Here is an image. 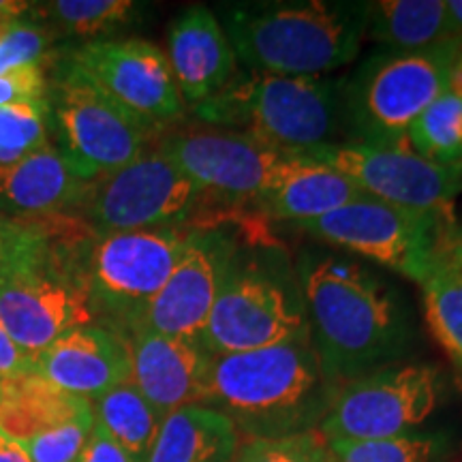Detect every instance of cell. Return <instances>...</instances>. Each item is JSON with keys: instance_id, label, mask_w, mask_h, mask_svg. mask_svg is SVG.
Wrapping results in <instances>:
<instances>
[{"instance_id": "obj_29", "label": "cell", "mask_w": 462, "mask_h": 462, "mask_svg": "<svg viewBox=\"0 0 462 462\" xmlns=\"http://www.w3.org/2000/svg\"><path fill=\"white\" fill-rule=\"evenodd\" d=\"M443 432H409L402 437L373 441L328 443L332 462H435L446 452Z\"/></svg>"}, {"instance_id": "obj_22", "label": "cell", "mask_w": 462, "mask_h": 462, "mask_svg": "<svg viewBox=\"0 0 462 462\" xmlns=\"http://www.w3.org/2000/svg\"><path fill=\"white\" fill-rule=\"evenodd\" d=\"M95 418L92 402L56 388L39 373L0 381V432L14 441Z\"/></svg>"}, {"instance_id": "obj_18", "label": "cell", "mask_w": 462, "mask_h": 462, "mask_svg": "<svg viewBox=\"0 0 462 462\" xmlns=\"http://www.w3.org/2000/svg\"><path fill=\"white\" fill-rule=\"evenodd\" d=\"M34 373L56 388L92 402L131 381L129 343L101 323L75 328L34 360Z\"/></svg>"}, {"instance_id": "obj_13", "label": "cell", "mask_w": 462, "mask_h": 462, "mask_svg": "<svg viewBox=\"0 0 462 462\" xmlns=\"http://www.w3.org/2000/svg\"><path fill=\"white\" fill-rule=\"evenodd\" d=\"M133 118L161 131L187 114L167 54L143 39H95L67 56Z\"/></svg>"}, {"instance_id": "obj_17", "label": "cell", "mask_w": 462, "mask_h": 462, "mask_svg": "<svg viewBox=\"0 0 462 462\" xmlns=\"http://www.w3.org/2000/svg\"><path fill=\"white\" fill-rule=\"evenodd\" d=\"M126 343L131 383L161 420L189 404H201L212 356L199 340L135 328L126 337Z\"/></svg>"}, {"instance_id": "obj_19", "label": "cell", "mask_w": 462, "mask_h": 462, "mask_svg": "<svg viewBox=\"0 0 462 462\" xmlns=\"http://www.w3.org/2000/svg\"><path fill=\"white\" fill-rule=\"evenodd\" d=\"M167 60L187 107H198L231 84L238 58L212 9H184L167 31Z\"/></svg>"}, {"instance_id": "obj_33", "label": "cell", "mask_w": 462, "mask_h": 462, "mask_svg": "<svg viewBox=\"0 0 462 462\" xmlns=\"http://www.w3.org/2000/svg\"><path fill=\"white\" fill-rule=\"evenodd\" d=\"M95 418L75 420L60 429L17 441L32 462H78L86 446Z\"/></svg>"}, {"instance_id": "obj_42", "label": "cell", "mask_w": 462, "mask_h": 462, "mask_svg": "<svg viewBox=\"0 0 462 462\" xmlns=\"http://www.w3.org/2000/svg\"><path fill=\"white\" fill-rule=\"evenodd\" d=\"M460 170H462V159H460Z\"/></svg>"}, {"instance_id": "obj_3", "label": "cell", "mask_w": 462, "mask_h": 462, "mask_svg": "<svg viewBox=\"0 0 462 462\" xmlns=\"http://www.w3.org/2000/svg\"><path fill=\"white\" fill-rule=\"evenodd\" d=\"M334 394L304 337L212 356L201 404L223 413L240 439H285L317 430Z\"/></svg>"}, {"instance_id": "obj_32", "label": "cell", "mask_w": 462, "mask_h": 462, "mask_svg": "<svg viewBox=\"0 0 462 462\" xmlns=\"http://www.w3.org/2000/svg\"><path fill=\"white\" fill-rule=\"evenodd\" d=\"M234 462H332V454L313 430L285 439H246Z\"/></svg>"}, {"instance_id": "obj_7", "label": "cell", "mask_w": 462, "mask_h": 462, "mask_svg": "<svg viewBox=\"0 0 462 462\" xmlns=\"http://www.w3.org/2000/svg\"><path fill=\"white\" fill-rule=\"evenodd\" d=\"M190 229L123 231L95 236L79 268V282L101 326L120 337L140 328L150 302L170 279Z\"/></svg>"}, {"instance_id": "obj_9", "label": "cell", "mask_w": 462, "mask_h": 462, "mask_svg": "<svg viewBox=\"0 0 462 462\" xmlns=\"http://www.w3.org/2000/svg\"><path fill=\"white\" fill-rule=\"evenodd\" d=\"M50 123L56 150L86 182L142 157L157 133L109 99L69 58L50 90Z\"/></svg>"}, {"instance_id": "obj_38", "label": "cell", "mask_w": 462, "mask_h": 462, "mask_svg": "<svg viewBox=\"0 0 462 462\" xmlns=\"http://www.w3.org/2000/svg\"><path fill=\"white\" fill-rule=\"evenodd\" d=\"M31 3H15V0H0V37L9 31L15 20L31 9Z\"/></svg>"}, {"instance_id": "obj_36", "label": "cell", "mask_w": 462, "mask_h": 462, "mask_svg": "<svg viewBox=\"0 0 462 462\" xmlns=\"http://www.w3.org/2000/svg\"><path fill=\"white\" fill-rule=\"evenodd\" d=\"M78 462H137L95 421Z\"/></svg>"}, {"instance_id": "obj_11", "label": "cell", "mask_w": 462, "mask_h": 462, "mask_svg": "<svg viewBox=\"0 0 462 462\" xmlns=\"http://www.w3.org/2000/svg\"><path fill=\"white\" fill-rule=\"evenodd\" d=\"M204 193L157 148L90 182L86 223L97 236L184 227Z\"/></svg>"}, {"instance_id": "obj_30", "label": "cell", "mask_w": 462, "mask_h": 462, "mask_svg": "<svg viewBox=\"0 0 462 462\" xmlns=\"http://www.w3.org/2000/svg\"><path fill=\"white\" fill-rule=\"evenodd\" d=\"M50 103L0 107V167H11L50 143Z\"/></svg>"}, {"instance_id": "obj_10", "label": "cell", "mask_w": 462, "mask_h": 462, "mask_svg": "<svg viewBox=\"0 0 462 462\" xmlns=\"http://www.w3.org/2000/svg\"><path fill=\"white\" fill-rule=\"evenodd\" d=\"M443 377L432 364H394L337 390L317 426L326 443L373 441L415 432L435 413Z\"/></svg>"}, {"instance_id": "obj_37", "label": "cell", "mask_w": 462, "mask_h": 462, "mask_svg": "<svg viewBox=\"0 0 462 462\" xmlns=\"http://www.w3.org/2000/svg\"><path fill=\"white\" fill-rule=\"evenodd\" d=\"M31 373H34V357L24 354L15 345V340L9 337L3 321H0V381L24 377Z\"/></svg>"}, {"instance_id": "obj_2", "label": "cell", "mask_w": 462, "mask_h": 462, "mask_svg": "<svg viewBox=\"0 0 462 462\" xmlns=\"http://www.w3.org/2000/svg\"><path fill=\"white\" fill-rule=\"evenodd\" d=\"M248 73L328 78L360 54L362 0H253L215 11Z\"/></svg>"}, {"instance_id": "obj_8", "label": "cell", "mask_w": 462, "mask_h": 462, "mask_svg": "<svg viewBox=\"0 0 462 462\" xmlns=\"http://www.w3.org/2000/svg\"><path fill=\"white\" fill-rule=\"evenodd\" d=\"M452 215H424L383 201L357 198L332 215L293 227L310 238L383 265L413 282H424L448 259Z\"/></svg>"}, {"instance_id": "obj_4", "label": "cell", "mask_w": 462, "mask_h": 462, "mask_svg": "<svg viewBox=\"0 0 462 462\" xmlns=\"http://www.w3.org/2000/svg\"><path fill=\"white\" fill-rule=\"evenodd\" d=\"M345 78L240 73L217 97L193 107L206 126L245 133L285 154L345 142Z\"/></svg>"}, {"instance_id": "obj_39", "label": "cell", "mask_w": 462, "mask_h": 462, "mask_svg": "<svg viewBox=\"0 0 462 462\" xmlns=\"http://www.w3.org/2000/svg\"><path fill=\"white\" fill-rule=\"evenodd\" d=\"M0 462H32L22 446L0 432Z\"/></svg>"}, {"instance_id": "obj_20", "label": "cell", "mask_w": 462, "mask_h": 462, "mask_svg": "<svg viewBox=\"0 0 462 462\" xmlns=\"http://www.w3.org/2000/svg\"><path fill=\"white\" fill-rule=\"evenodd\" d=\"M90 182L75 173L56 146L31 154L20 163L0 167V215L20 221L60 217L82 208Z\"/></svg>"}, {"instance_id": "obj_5", "label": "cell", "mask_w": 462, "mask_h": 462, "mask_svg": "<svg viewBox=\"0 0 462 462\" xmlns=\"http://www.w3.org/2000/svg\"><path fill=\"white\" fill-rule=\"evenodd\" d=\"M462 39L415 51L374 50L343 82L345 142L402 148L407 131L449 86Z\"/></svg>"}, {"instance_id": "obj_6", "label": "cell", "mask_w": 462, "mask_h": 462, "mask_svg": "<svg viewBox=\"0 0 462 462\" xmlns=\"http://www.w3.org/2000/svg\"><path fill=\"white\" fill-rule=\"evenodd\" d=\"M309 337L296 268L281 253L236 251L199 343L210 356L245 354Z\"/></svg>"}, {"instance_id": "obj_41", "label": "cell", "mask_w": 462, "mask_h": 462, "mask_svg": "<svg viewBox=\"0 0 462 462\" xmlns=\"http://www.w3.org/2000/svg\"><path fill=\"white\" fill-rule=\"evenodd\" d=\"M448 262L462 270V223H456L448 240Z\"/></svg>"}, {"instance_id": "obj_12", "label": "cell", "mask_w": 462, "mask_h": 462, "mask_svg": "<svg viewBox=\"0 0 462 462\" xmlns=\"http://www.w3.org/2000/svg\"><path fill=\"white\" fill-rule=\"evenodd\" d=\"M306 157L343 173L366 198L402 210L452 215L454 198L462 190V170L439 167L409 146L385 148L338 142L310 150Z\"/></svg>"}, {"instance_id": "obj_27", "label": "cell", "mask_w": 462, "mask_h": 462, "mask_svg": "<svg viewBox=\"0 0 462 462\" xmlns=\"http://www.w3.org/2000/svg\"><path fill=\"white\" fill-rule=\"evenodd\" d=\"M420 287L432 337L462 373V270L446 259Z\"/></svg>"}, {"instance_id": "obj_31", "label": "cell", "mask_w": 462, "mask_h": 462, "mask_svg": "<svg viewBox=\"0 0 462 462\" xmlns=\"http://www.w3.org/2000/svg\"><path fill=\"white\" fill-rule=\"evenodd\" d=\"M48 245L37 218L20 221L0 215V282L45 270Z\"/></svg>"}, {"instance_id": "obj_35", "label": "cell", "mask_w": 462, "mask_h": 462, "mask_svg": "<svg viewBox=\"0 0 462 462\" xmlns=\"http://www.w3.org/2000/svg\"><path fill=\"white\" fill-rule=\"evenodd\" d=\"M50 103L48 79L42 65H28L0 75V107Z\"/></svg>"}, {"instance_id": "obj_14", "label": "cell", "mask_w": 462, "mask_h": 462, "mask_svg": "<svg viewBox=\"0 0 462 462\" xmlns=\"http://www.w3.org/2000/svg\"><path fill=\"white\" fill-rule=\"evenodd\" d=\"M157 150L171 161L201 193L225 201H255L273 182L287 154L259 143L245 133L201 126L170 131Z\"/></svg>"}, {"instance_id": "obj_23", "label": "cell", "mask_w": 462, "mask_h": 462, "mask_svg": "<svg viewBox=\"0 0 462 462\" xmlns=\"http://www.w3.org/2000/svg\"><path fill=\"white\" fill-rule=\"evenodd\" d=\"M240 443L223 413L189 404L163 420L148 462H234Z\"/></svg>"}, {"instance_id": "obj_1", "label": "cell", "mask_w": 462, "mask_h": 462, "mask_svg": "<svg viewBox=\"0 0 462 462\" xmlns=\"http://www.w3.org/2000/svg\"><path fill=\"white\" fill-rule=\"evenodd\" d=\"M293 268L310 345L334 390L402 360L413 326L394 285L330 251H304Z\"/></svg>"}, {"instance_id": "obj_25", "label": "cell", "mask_w": 462, "mask_h": 462, "mask_svg": "<svg viewBox=\"0 0 462 462\" xmlns=\"http://www.w3.org/2000/svg\"><path fill=\"white\" fill-rule=\"evenodd\" d=\"M95 421L137 462H148L163 420L131 381L92 401Z\"/></svg>"}, {"instance_id": "obj_28", "label": "cell", "mask_w": 462, "mask_h": 462, "mask_svg": "<svg viewBox=\"0 0 462 462\" xmlns=\"http://www.w3.org/2000/svg\"><path fill=\"white\" fill-rule=\"evenodd\" d=\"M140 5L131 0H54L45 5V15L60 32L84 37L86 42L107 39L131 24Z\"/></svg>"}, {"instance_id": "obj_24", "label": "cell", "mask_w": 462, "mask_h": 462, "mask_svg": "<svg viewBox=\"0 0 462 462\" xmlns=\"http://www.w3.org/2000/svg\"><path fill=\"white\" fill-rule=\"evenodd\" d=\"M364 37L383 50L415 51L448 42L446 0H374L366 3Z\"/></svg>"}, {"instance_id": "obj_26", "label": "cell", "mask_w": 462, "mask_h": 462, "mask_svg": "<svg viewBox=\"0 0 462 462\" xmlns=\"http://www.w3.org/2000/svg\"><path fill=\"white\" fill-rule=\"evenodd\" d=\"M407 146L439 167H458L462 159V97L443 92L407 131Z\"/></svg>"}, {"instance_id": "obj_21", "label": "cell", "mask_w": 462, "mask_h": 462, "mask_svg": "<svg viewBox=\"0 0 462 462\" xmlns=\"http://www.w3.org/2000/svg\"><path fill=\"white\" fill-rule=\"evenodd\" d=\"M362 198L349 178L306 154H287L273 182L253 201L262 215L285 223H306L332 215Z\"/></svg>"}, {"instance_id": "obj_34", "label": "cell", "mask_w": 462, "mask_h": 462, "mask_svg": "<svg viewBox=\"0 0 462 462\" xmlns=\"http://www.w3.org/2000/svg\"><path fill=\"white\" fill-rule=\"evenodd\" d=\"M50 45L51 34L48 28L20 17L0 37V75L20 67L42 65Z\"/></svg>"}, {"instance_id": "obj_16", "label": "cell", "mask_w": 462, "mask_h": 462, "mask_svg": "<svg viewBox=\"0 0 462 462\" xmlns=\"http://www.w3.org/2000/svg\"><path fill=\"white\" fill-rule=\"evenodd\" d=\"M0 321L15 345L37 360L67 332L97 323V315L78 282L37 270L0 282Z\"/></svg>"}, {"instance_id": "obj_40", "label": "cell", "mask_w": 462, "mask_h": 462, "mask_svg": "<svg viewBox=\"0 0 462 462\" xmlns=\"http://www.w3.org/2000/svg\"><path fill=\"white\" fill-rule=\"evenodd\" d=\"M448 32L452 39H462V0H446Z\"/></svg>"}, {"instance_id": "obj_15", "label": "cell", "mask_w": 462, "mask_h": 462, "mask_svg": "<svg viewBox=\"0 0 462 462\" xmlns=\"http://www.w3.org/2000/svg\"><path fill=\"white\" fill-rule=\"evenodd\" d=\"M238 245L227 231L190 229L187 245L140 328L199 340Z\"/></svg>"}]
</instances>
